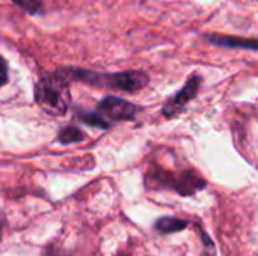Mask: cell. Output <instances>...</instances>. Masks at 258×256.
Instances as JSON below:
<instances>
[{"label":"cell","mask_w":258,"mask_h":256,"mask_svg":"<svg viewBox=\"0 0 258 256\" xmlns=\"http://www.w3.org/2000/svg\"><path fill=\"white\" fill-rule=\"evenodd\" d=\"M186 226H187V222H186V220L175 219V217H163V219H160V220L156 223L157 231H160V232H163V234L177 232V231H181V229L186 228Z\"/></svg>","instance_id":"6"},{"label":"cell","mask_w":258,"mask_h":256,"mask_svg":"<svg viewBox=\"0 0 258 256\" xmlns=\"http://www.w3.org/2000/svg\"><path fill=\"white\" fill-rule=\"evenodd\" d=\"M38 104L51 115H62L67 112L70 95L68 84L62 74L42 77L35 89Z\"/></svg>","instance_id":"1"},{"label":"cell","mask_w":258,"mask_h":256,"mask_svg":"<svg viewBox=\"0 0 258 256\" xmlns=\"http://www.w3.org/2000/svg\"><path fill=\"white\" fill-rule=\"evenodd\" d=\"M210 42L216 45H224V47H231V48H251L257 50V42L255 39H239V38H227V36H210Z\"/></svg>","instance_id":"5"},{"label":"cell","mask_w":258,"mask_h":256,"mask_svg":"<svg viewBox=\"0 0 258 256\" xmlns=\"http://www.w3.org/2000/svg\"><path fill=\"white\" fill-rule=\"evenodd\" d=\"M83 133L80 131V130H77V128H74V127H70V128H65V130H62L60 131V134H59V140L62 142V143H73V142H79V140H82L83 139V136H82Z\"/></svg>","instance_id":"7"},{"label":"cell","mask_w":258,"mask_h":256,"mask_svg":"<svg viewBox=\"0 0 258 256\" xmlns=\"http://www.w3.org/2000/svg\"><path fill=\"white\" fill-rule=\"evenodd\" d=\"M82 119L86 122V124H91V125H94V127H100V128H107L109 127V124L107 122H104L97 113H88V115H83L82 116Z\"/></svg>","instance_id":"9"},{"label":"cell","mask_w":258,"mask_h":256,"mask_svg":"<svg viewBox=\"0 0 258 256\" xmlns=\"http://www.w3.org/2000/svg\"><path fill=\"white\" fill-rule=\"evenodd\" d=\"M8 81V68L6 63L0 59V86H3Z\"/></svg>","instance_id":"10"},{"label":"cell","mask_w":258,"mask_h":256,"mask_svg":"<svg viewBox=\"0 0 258 256\" xmlns=\"http://www.w3.org/2000/svg\"><path fill=\"white\" fill-rule=\"evenodd\" d=\"M200 83H201V78H200L198 75L192 77V78L184 84V88H183L172 100H169V101L166 103V106L163 107V113H165L166 116H174V115L180 113V112L186 107V104H187L192 98H195V95L198 94Z\"/></svg>","instance_id":"4"},{"label":"cell","mask_w":258,"mask_h":256,"mask_svg":"<svg viewBox=\"0 0 258 256\" xmlns=\"http://www.w3.org/2000/svg\"><path fill=\"white\" fill-rule=\"evenodd\" d=\"M45 256H57L56 253H48V255H45Z\"/></svg>","instance_id":"11"},{"label":"cell","mask_w":258,"mask_h":256,"mask_svg":"<svg viewBox=\"0 0 258 256\" xmlns=\"http://www.w3.org/2000/svg\"><path fill=\"white\" fill-rule=\"evenodd\" d=\"M73 77L88 81L91 84H104L109 88H115L125 92H135L142 89L148 83V77L141 71H127V72H118V74H109L101 75L97 72H88V71H71Z\"/></svg>","instance_id":"2"},{"label":"cell","mask_w":258,"mask_h":256,"mask_svg":"<svg viewBox=\"0 0 258 256\" xmlns=\"http://www.w3.org/2000/svg\"><path fill=\"white\" fill-rule=\"evenodd\" d=\"M136 106H133L132 103L116 98V97H107L104 98L98 107H97V115L107 122L109 121H125V119H132L136 113Z\"/></svg>","instance_id":"3"},{"label":"cell","mask_w":258,"mask_h":256,"mask_svg":"<svg viewBox=\"0 0 258 256\" xmlns=\"http://www.w3.org/2000/svg\"><path fill=\"white\" fill-rule=\"evenodd\" d=\"M12 2L29 14H36L41 9V0H12Z\"/></svg>","instance_id":"8"}]
</instances>
